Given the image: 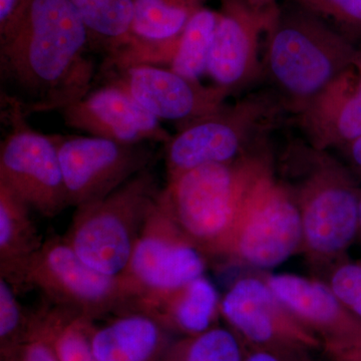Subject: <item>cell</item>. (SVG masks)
I'll return each instance as SVG.
<instances>
[{
  "instance_id": "cb8c5ba5",
  "label": "cell",
  "mask_w": 361,
  "mask_h": 361,
  "mask_svg": "<svg viewBox=\"0 0 361 361\" xmlns=\"http://www.w3.org/2000/svg\"><path fill=\"white\" fill-rule=\"evenodd\" d=\"M219 11L200 9L178 37L177 54L169 70L191 80H200L207 73L209 56Z\"/></svg>"
},
{
  "instance_id": "7a4b0ae2",
  "label": "cell",
  "mask_w": 361,
  "mask_h": 361,
  "mask_svg": "<svg viewBox=\"0 0 361 361\" xmlns=\"http://www.w3.org/2000/svg\"><path fill=\"white\" fill-rule=\"evenodd\" d=\"M263 47L264 78L295 116L355 70L361 51L326 21L290 1L279 6Z\"/></svg>"
},
{
  "instance_id": "4316f807",
  "label": "cell",
  "mask_w": 361,
  "mask_h": 361,
  "mask_svg": "<svg viewBox=\"0 0 361 361\" xmlns=\"http://www.w3.org/2000/svg\"><path fill=\"white\" fill-rule=\"evenodd\" d=\"M326 21L334 30L361 44V0H288Z\"/></svg>"
},
{
  "instance_id": "1f68e13d",
  "label": "cell",
  "mask_w": 361,
  "mask_h": 361,
  "mask_svg": "<svg viewBox=\"0 0 361 361\" xmlns=\"http://www.w3.org/2000/svg\"><path fill=\"white\" fill-rule=\"evenodd\" d=\"M32 2V0H0V39L13 32Z\"/></svg>"
},
{
  "instance_id": "9c48e42d",
  "label": "cell",
  "mask_w": 361,
  "mask_h": 361,
  "mask_svg": "<svg viewBox=\"0 0 361 361\" xmlns=\"http://www.w3.org/2000/svg\"><path fill=\"white\" fill-rule=\"evenodd\" d=\"M8 128L0 145V185L45 218L70 207L56 135L33 130L18 111L1 110Z\"/></svg>"
},
{
  "instance_id": "6da1fadb",
  "label": "cell",
  "mask_w": 361,
  "mask_h": 361,
  "mask_svg": "<svg viewBox=\"0 0 361 361\" xmlns=\"http://www.w3.org/2000/svg\"><path fill=\"white\" fill-rule=\"evenodd\" d=\"M89 30L70 0H32L13 32L0 39L2 110L61 111L92 89Z\"/></svg>"
},
{
  "instance_id": "d6986e66",
  "label": "cell",
  "mask_w": 361,
  "mask_h": 361,
  "mask_svg": "<svg viewBox=\"0 0 361 361\" xmlns=\"http://www.w3.org/2000/svg\"><path fill=\"white\" fill-rule=\"evenodd\" d=\"M30 212L20 197L0 185V277L18 294L26 264L44 242Z\"/></svg>"
},
{
  "instance_id": "ffe728a7",
  "label": "cell",
  "mask_w": 361,
  "mask_h": 361,
  "mask_svg": "<svg viewBox=\"0 0 361 361\" xmlns=\"http://www.w3.org/2000/svg\"><path fill=\"white\" fill-rule=\"evenodd\" d=\"M220 306L217 289L203 275L151 304L144 312L153 315L171 332L191 336L215 326Z\"/></svg>"
},
{
  "instance_id": "e575fe53",
  "label": "cell",
  "mask_w": 361,
  "mask_h": 361,
  "mask_svg": "<svg viewBox=\"0 0 361 361\" xmlns=\"http://www.w3.org/2000/svg\"><path fill=\"white\" fill-rule=\"evenodd\" d=\"M357 239L361 242V193L360 203H358V235Z\"/></svg>"
},
{
  "instance_id": "603a6c76",
  "label": "cell",
  "mask_w": 361,
  "mask_h": 361,
  "mask_svg": "<svg viewBox=\"0 0 361 361\" xmlns=\"http://www.w3.org/2000/svg\"><path fill=\"white\" fill-rule=\"evenodd\" d=\"M40 310L59 361H97L90 342L94 322L47 301Z\"/></svg>"
},
{
  "instance_id": "3957f363",
  "label": "cell",
  "mask_w": 361,
  "mask_h": 361,
  "mask_svg": "<svg viewBox=\"0 0 361 361\" xmlns=\"http://www.w3.org/2000/svg\"><path fill=\"white\" fill-rule=\"evenodd\" d=\"M270 161L268 145L233 163L202 166L168 180L159 202L204 255H225L249 187Z\"/></svg>"
},
{
  "instance_id": "52a82bcc",
  "label": "cell",
  "mask_w": 361,
  "mask_h": 361,
  "mask_svg": "<svg viewBox=\"0 0 361 361\" xmlns=\"http://www.w3.org/2000/svg\"><path fill=\"white\" fill-rule=\"evenodd\" d=\"M37 289L45 301L94 322L139 311L140 299L122 274H104L85 264L63 237L45 240L26 264L20 290Z\"/></svg>"
},
{
  "instance_id": "277c9868",
  "label": "cell",
  "mask_w": 361,
  "mask_h": 361,
  "mask_svg": "<svg viewBox=\"0 0 361 361\" xmlns=\"http://www.w3.org/2000/svg\"><path fill=\"white\" fill-rule=\"evenodd\" d=\"M293 144L288 160L299 178L294 186L285 184L300 211L301 250L317 262H331L357 239L361 189L353 171L327 151Z\"/></svg>"
},
{
  "instance_id": "5bb4252c",
  "label": "cell",
  "mask_w": 361,
  "mask_h": 361,
  "mask_svg": "<svg viewBox=\"0 0 361 361\" xmlns=\"http://www.w3.org/2000/svg\"><path fill=\"white\" fill-rule=\"evenodd\" d=\"M220 312L233 331L252 348L291 345L316 348L319 336L291 314L265 279L245 277L221 299Z\"/></svg>"
},
{
  "instance_id": "83f0119b",
  "label": "cell",
  "mask_w": 361,
  "mask_h": 361,
  "mask_svg": "<svg viewBox=\"0 0 361 361\" xmlns=\"http://www.w3.org/2000/svg\"><path fill=\"white\" fill-rule=\"evenodd\" d=\"M329 285L341 302L361 320V262L341 261L330 274Z\"/></svg>"
},
{
  "instance_id": "e0dca14e",
  "label": "cell",
  "mask_w": 361,
  "mask_h": 361,
  "mask_svg": "<svg viewBox=\"0 0 361 361\" xmlns=\"http://www.w3.org/2000/svg\"><path fill=\"white\" fill-rule=\"evenodd\" d=\"M264 279L291 314L324 339L348 336L361 323L329 284L293 274L271 275Z\"/></svg>"
},
{
  "instance_id": "ba28073f",
  "label": "cell",
  "mask_w": 361,
  "mask_h": 361,
  "mask_svg": "<svg viewBox=\"0 0 361 361\" xmlns=\"http://www.w3.org/2000/svg\"><path fill=\"white\" fill-rule=\"evenodd\" d=\"M301 248L300 211L290 189L275 177L270 161L249 187L225 255L270 269Z\"/></svg>"
},
{
  "instance_id": "836d02e7",
  "label": "cell",
  "mask_w": 361,
  "mask_h": 361,
  "mask_svg": "<svg viewBox=\"0 0 361 361\" xmlns=\"http://www.w3.org/2000/svg\"><path fill=\"white\" fill-rule=\"evenodd\" d=\"M251 6L256 8H270V7L277 6V0H244Z\"/></svg>"
},
{
  "instance_id": "d590c367",
  "label": "cell",
  "mask_w": 361,
  "mask_h": 361,
  "mask_svg": "<svg viewBox=\"0 0 361 361\" xmlns=\"http://www.w3.org/2000/svg\"><path fill=\"white\" fill-rule=\"evenodd\" d=\"M0 361H16L14 360L13 357H9V358H2V360H0Z\"/></svg>"
},
{
  "instance_id": "d6a6232c",
  "label": "cell",
  "mask_w": 361,
  "mask_h": 361,
  "mask_svg": "<svg viewBox=\"0 0 361 361\" xmlns=\"http://www.w3.org/2000/svg\"><path fill=\"white\" fill-rule=\"evenodd\" d=\"M353 174L361 176V137L338 149Z\"/></svg>"
},
{
  "instance_id": "f546056e",
  "label": "cell",
  "mask_w": 361,
  "mask_h": 361,
  "mask_svg": "<svg viewBox=\"0 0 361 361\" xmlns=\"http://www.w3.org/2000/svg\"><path fill=\"white\" fill-rule=\"evenodd\" d=\"M324 346L334 361H361V323L348 336L324 339Z\"/></svg>"
},
{
  "instance_id": "7402d4cb",
  "label": "cell",
  "mask_w": 361,
  "mask_h": 361,
  "mask_svg": "<svg viewBox=\"0 0 361 361\" xmlns=\"http://www.w3.org/2000/svg\"><path fill=\"white\" fill-rule=\"evenodd\" d=\"M208 0H135L133 39L164 42L174 39Z\"/></svg>"
},
{
  "instance_id": "4dcf8cb0",
  "label": "cell",
  "mask_w": 361,
  "mask_h": 361,
  "mask_svg": "<svg viewBox=\"0 0 361 361\" xmlns=\"http://www.w3.org/2000/svg\"><path fill=\"white\" fill-rule=\"evenodd\" d=\"M308 350L310 349L291 345L252 348L244 361H312Z\"/></svg>"
},
{
  "instance_id": "2e32d148",
  "label": "cell",
  "mask_w": 361,
  "mask_h": 361,
  "mask_svg": "<svg viewBox=\"0 0 361 361\" xmlns=\"http://www.w3.org/2000/svg\"><path fill=\"white\" fill-rule=\"evenodd\" d=\"M296 120L315 149H338L361 137V51L355 70Z\"/></svg>"
},
{
  "instance_id": "ac0fdd59",
  "label": "cell",
  "mask_w": 361,
  "mask_h": 361,
  "mask_svg": "<svg viewBox=\"0 0 361 361\" xmlns=\"http://www.w3.org/2000/svg\"><path fill=\"white\" fill-rule=\"evenodd\" d=\"M173 341L170 330L144 311L116 315L90 331L97 361H161Z\"/></svg>"
},
{
  "instance_id": "d4e9b609",
  "label": "cell",
  "mask_w": 361,
  "mask_h": 361,
  "mask_svg": "<svg viewBox=\"0 0 361 361\" xmlns=\"http://www.w3.org/2000/svg\"><path fill=\"white\" fill-rule=\"evenodd\" d=\"M245 355L241 338L233 330L214 326L173 341L161 361H244Z\"/></svg>"
},
{
  "instance_id": "44dd1931",
  "label": "cell",
  "mask_w": 361,
  "mask_h": 361,
  "mask_svg": "<svg viewBox=\"0 0 361 361\" xmlns=\"http://www.w3.org/2000/svg\"><path fill=\"white\" fill-rule=\"evenodd\" d=\"M89 30L92 49L104 59L129 44L135 0H70Z\"/></svg>"
},
{
  "instance_id": "8992f818",
  "label": "cell",
  "mask_w": 361,
  "mask_h": 361,
  "mask_svg": "<svg viewBox=\"0 0 361 361\" xmlns=\"http://www.w3.org/2000/svg\"><path fill=\"white\" fill-rule=\"evenodd\" d=\"M152 167L102 200L77 207L63 239L85 264L104 274H122L160 194Z\"/></svg>"
},
{
  "instance_id": "7c38bea8",
  "label": "cell",
  "mask_w": 361,
  "mask_h": 361,
  "mask_svg": "<svg viewBox=\"0 0 361 361\" xmlns=\"http://www.w3.org/2000/svg\"><path fill=\"white\" fill-rule=\"evenodd\" d=\"M279 6L256 8L244 0H221L207 75L230 94L263 80L261 39Z\"/></svg>"
},
{
  "instance_id": "484cf974",
  "label": "cell",
  "mask_w": 361,
  "mask_h": 361,
  "mask_svg": "<svg viewBox=\"0 0 361 361\" xmlns=\"http://www.w3.org/2000/svg\"><path fill=\"white\" fill-rule=\"evenodd\" d=\"M32 310L21 305L18 293L0 277V357L14 355L32 324Z\"/></svg>"
},
{
  "instance_id": "9a60e30c",
  "label": "cell",
  "mask_w": 361,
  "mask_h": 361,
  "mask_svg": "<svg viewBox=\"0 0 361 361\" xmlns=\"http://www.w3.org/2000/svg\"><path fill=\"white\" fill-rule=\"evenodd\" d=\"M59 111L68 127L123 144L166 145L172 137L160 120L134 97L106 82Z\"/></svg>"
},
{
  "instance_id": "30bf717a",
  "label": "cell",
  "mask_w": 361,
  "mask_h": 361,
  "mask_svg": "<svg viewBox=\"0 0 361 361\" xmlns=\"http://www.w3.org/2000/svg\"><path fill=\"white\" fill-rule=\"evenodd\" d=\"M205 270V255L180 232L157 198L122 273L139 296V311L203 276Z\"/></svg>"
},
{
  "instance_id": "5b68a950",
  "label": "cell",
  "mask_w": 361,
  "mask_h": 361,
  "mask_svg": "<svg viewBox=\"0 0 361 361\" xmlns=\"http://www.w3.org/2000/svg\"><path fill=\"white\" fill-rule=\"evenodd\" d=\"M288 114L274 90H259L178 126L165 145L168 180L212 164L233 163L269 144L273 130Z\"/></svg>"
},
{
  "instance_id": "f1b7e54d",
  "label": "cell",
  "mask_w": 361,
  "mask_h": 361,
  "mask_svg": "<svg viewBox=\"0 0 361 361\" xmlns=\"http://www.w3.org/2000/svg\"><path fill=\"white\" fill-rule=\"evenodd\" d=\"M11 357L16 361H59L40 307L32 310L30 330Z\"/></svg>"
},
{
  "instance_id": "4fadbf2b",
  "label": "cell",
  "mask_w": 361,
  "mask_h": 361,
  "mask_svg": "<svg viewBox=\"0 0 361 361\" xmlns=\"http://www.w3.org/2000/svg\"><path fill=\"white\" fill-rule=\"evenodd\" d=\"M104 82L126 90L159 120L180 126L219 110L231 96L218 85H204L172 70L135 66L102 71Z\"/></svg>"
},
{
  "instance_id": "8fae6325",
  "label": "cell",
  "mask_w": 361,
  "mask_h": 361,
  "mask_svg": "<svg viewBox=\"0 0 361 361\" xmlns=\"http://www.w3.org/2000/svg\"><path fill=\"white\" fill-rule=\"evenodd\" d=\"M54 135L70 207L102 200L155 161L151 142L123 144L94 135Z\"/></svg>"
}]
</instances>
